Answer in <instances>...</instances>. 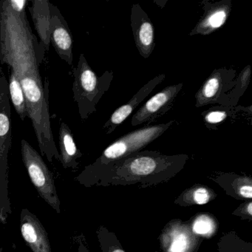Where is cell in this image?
<instances>
[{"label": "cell", "instance_id": "603a6c76", "mask_svg": "<svg viewBox=\"0 0 252 252\" xmlns=\"http://www.w3.org/2000/svg\"><path fill=\"white\" fill-rule=\"evenodd\" d=\"M232 215L238 217L241 220L252 221V200L246 201L240 204L232 212Z\"/></svg>", "mask_w": 252, "mask_h": 252}, {"label": "cell", "instance_id": "9a60e30c", "mask_svg": "<svg viewBox=\"0 0 252 252\" xmlns=\"http://www.w3.org/2000/svg\"><path fill=\"white\" fill-rule=\"evenodd\" d=\"M231 72L225 69L214 70L196 94V107H204L217 102L222 94L224 87L232 79L229 75Z\"/></svg>", "mask_w": 252, "mask_h": 252}, {"label": "cell", "instance_id": "4316f807", "mask_svg": "<svg viewBox=\"0 0 252 252\" xmlns=\"http://www.w3.org/2000/svg\"><path fill=\"white\" fill-rule=\"evenodd\" d=\"M250 123H251V126H252V119H251V122H250Z\"/></svg>", "mask_w": 252, "mask_h": 252}, {"label": "cell", "instance_id": "5bb4252c", "mask_svg": "<svg viewBox=\"0 0 252 252\" xmlns=\"http://www.w3.org/2000/svg\"><path fill=\"white\" fill-rule=\"evenodd\" d=\"M209 178L218 184L230 197L247 201L252 200V177L232 172H218Z\"/></svg>", "mask_w": 252, "mask_h": 252}, {"label": "cell", "instance_id": "44dd1931", "mask_svg": "<svg viewBox=\"0 0 252 252\" xmlns=\"http://www.w3.org/2000/svg\"><path fill=\"white\" fill-rule=\"evenodd\" d=\"M96 236L101 252H126L116 234L104 225L97 228Z\"/></svg>", "mask_w": 252, "mask_h": 252}, {"label": "cell", "instance_id": "7402d4cb", "mask_svg": "<svg viewBox=\"0 0 252 252\" xmlns=\"http://www.w3.org/2000/svg\"><path fill=\"white\" fill-rule=\"evenodd\" d=\"M228 115V107L224 106L212 107L205 112L203 120L207 125H218L225 121Z\"/></svg>", "mask_w": 252, "mask_h": 252}, {"label": "cell", "instance_id": "83f0119b", "mask_svg": "<svg viewBox=\"0 0 252 252\" xmlns=\"http://www.w3.org/2000/svg\"></svg>", "mask_w": 252, "mask_h": 252}, {"label": "cell", "instance_id": "30bf717a", "mask_svg": "<svg viewBox=\"0 0 252 252\" xmlns=\"http://www.w3.org/2000/svg\"><path fill=\"white\" fill-rule=\"evenodd\" d=\"M51 43L57 55L69 66H73V39L67 21L59 8L50 2Z\"/></svg>", "mask_w": 252, "mask_h": 252}, {"label": "cell", "instance_id": "cb8c5ba5", "mask_svg": "<svg viewBox=\"0 0 252 252\" xmlns=\"http://www.w3.org/2000/svg\"><path fill=\"white\" fill-rule=\"evenodd\" d=\"M252 78V67L251 65H247L244 67L238 78L239 90H240V95L243 94L245 91L247 89L248 86L251 82Z\"/></svg>", "mask_w": 252, "mask_h": 252}, {"label": "cell", "instance_id": "ac0fdd59", "mask_svg": "<svg viewBox=\"0 0 252 252\" xmlns=\"http://www.w3.org/2000/svg\"><path fill=\"white\" fill-rule=\"evenodd\" d=\"M218 194L206 186L195 184L183 191L175 200L178 206H189L194 205H205L216 198Z\"/></svg>", "mask_w": 252, "mask_h": 252}, {"label": "cell", "instance_id": "7c38bea8", "mask_svg": "<svg viewBox=\"0 0 252 252\" xmlns=\"http://www.w3.org/2000/svg\"><path fill=\"white\" fill-rule=\"evenodd\" d=\"M165 78H166L165 74L158 75L153 78L144 85L128 102L116 109L110 116V119L103 126V129L106 134L110 135L113 133L116 128L120 126L135 111V109L140 105V104L142 103L144 99L153 92V90L163 82Z\"/></svg>", "mask_w": 252, "mask_h": 252}, {"label": "cell", "instance_id": "d4e9b609", "mask_svg": "<svg viewBox=\"0 0 252 252\" xmlns=\"http://www.w3.org/2000/svg\"><path fill=\"white\" fill-rule=\"evenodd\" d=\"M73 240L75 244L76 245V249H77L78 252H91V250L88 248L85 236L82 233L79 235L74 236Z\"/></svg>", "mask_w": 252, "mask_h": 252}, {"label": "cell", "instance_id": "6da1fadb", "mask_svg": "<svg viewBox=\"0 0 252 252\" xmlns=\"http://www.w3.org/2000/svg\"><path fill=\"white\" fill-rule=\"evenodd\" d=\"M0 60L20 79L26 95L28 117L36 133L42 156L50 163L60 161V153L54 141L49 111V80L42 82L39 72L46 51L37 40L26 16L15 12L8 0L0 2Z\"/></svg>", "mask_w": 252, "mask_h": 252}, {"label": "cell", "instance_id": "7a4b0ae2", "mask_svg": "<svg viewBox=\"0 0 252 252\" xmlns=\"http://www.w3.org/2000/svg\"><path fill=\"white\" fill-rule=\"evenodd\" d=\"M187 154L167 156L158 151L139 152L107 164L85 166L76 181L85 187H156L168 182L184 169Z\"/></svg>", "mask_w": 252, "mask_h": 252}, {"label": "cell", "instance_id": "484cf974", "mask_svg": "<svg viewBox=\"0 0 252 252\" xmlns=\"http://www.w3.org/2000/svg\"><path fill=\"white\" fill-rule=\"evenodd\" d=\"M235 110L237 111L243 112V113H248V114L252 115V105L248 106V107H243V106H238L235 107Z\"/></svg>", "mask_w": 252, "mask_h": 252}, {"label": "cell", "instance_id": "ba28073f", "mask_svg": "<svg viewBox=\"0 0 252 252\" xmlns=\"http://www.w3.org/2000/svg\"><path fill=\"white\" fill-rule=\"evenodd\" d=\"M159 241L163 252H196L201 243L190 224L180 220H172L165 225Z\"/></svg>", "mask_w": 252, "mask_h": 252}, {"label": "cell", "instance_id": "52a82bcc", "mask_svg": "<svg viewBox=\"0 0 252 252\" xmlns=\"http://www.w3.org/2000/svg\"><path fill=\"white\" fill-rule=\"evenodd\" d=\"M182 88L183 83L170 85L153 95L132 116V126H150L167 113L173 106Z\"/></svg>", "mask_w": 252, "mask_h": 252}, {"label": "cell", "instance_id": "5b68a950", "mask_svg": "<svg viewBox=\"0 0 252 252\" xmlns=\"http://www.w3.org/2000/svg\"><path fill=\"white\" fill-rule=\"evenodd\" d=\"M175 123V121L172 120L167 123L144 126L128 132L109 145L92 164L94 166L107 164L129 155L143 151Z\"/></svg>", "mask_w": 252, "mask_h": 252}, {"label": "cell", "instance_id": "277c9868", "mask_svg": "<svg viewBox=\"0 0 252 252\" xmlns=\"http://www.w3.org/2000/svg\"><path fill=\"white\" fill-rule=\"evenodd\" d=\"M9 88L1 70L0 77V221L6 224L12 212L8 197V153L12 145Z\"/></svg>", "mask_w": 252, "mask_h": 252}, {"label": "cell", "instance_id": "3957f363", "mask_svg": "<svg viewBox=\"0 0 252 252\" xmlns=\"http://www.w3.org/2000/svg\"><path fill=\"white\" fill-rule=\"evenodd\" d=\"M72 73L74 77L72 89L73 99L77 104L81 119L85 121L97 111V104L108 91L114 73L112 70H106L101 76H97L84 54L79 56L77 67H73Z\"/></svg>", "mask_w": 252, "mask_h": 252}, {"label": "cell", "instance_id": "ffe728a7", "mask_svg": "<svg viewBox=\"0 0 252 252\" xmlns=\"http://www.w3.org/2000/svg\"><path fill=\"white\" fill-rule=\"evenodd\" d=\"M193 233L198 237L209 238L218 231L217 220L209 214H199L190 223Z\"/></svg>", "mask_w": 252, "mask_h": 252}, {"label": "cell", "instance_id": "8fae6325", "mask_svg": "<svg viewBox=\"0 0 252 252\" xmlns=\"http://www.w3.org/2000/svg\"><path fill=\"white\" fill-rule=\"evenodd\" d=\"M20 231L33 252H52L48 234L39 218L28 209L20 214Z\"/></svg>", "mask_w": 252, "mask_h": 252}, {"label": "cell", "instance_id": "4fadbf2b", "mask_svg": "<svg viewBox=\"0 0 252 252\" xmlns=\"http://www.w3.org/2000/svg\"><path fill=\"white\" fill-rule=\"evenodd\" d=\"M204 9V14L190 32L189 36H208L223 26L231 13V1L222 0L215 3H208Z\"/></svg>", "mask_w": 252, "mask_h": 252}, {"label": "cell", "instance_id": "8992f818", "mask_svg": "<svg viewBox=\"0 0 252 252\" xmlns=\"http://www.w3.org/2000/svg\"><path fill=\"white\" fill-rule=\"evenodd\" d=\"M21 153L23 163L38 194L57 213H61V202L57 194L54 174L42 156L25 139L21 141Z\"/></svg>", "mask_w": 252, "mask_h": 252}, {"label": "cell", "instance_id": "9c48e42d", "mask_svg": "<svg viewBox=\"0 0 252 252\" xmlns=\"http://www.w3.org/2000/svg\"><path fill=\"white\" fill-rule=\"evenodd\" d=\"M130 26L140 55L148 59L156 47L155 29L150 17L139 4H134L131 8Z\"/></svg>", "mask_w": 252, "mask_h": 252}, {"label": "cell", "instance_id": "d6986e66", "mask_svg": "<svg viewBox=\"0 0 252 252\" xmlns=\"http://www.w3.org/2000/svg\"><path fill=\"white\" fill-rule=\"evenodd\" d=\"M9 94L11 101L17 114L23 122L28 117L27 103L26 95L21 82L17 75L14 71L11 72L9 82Z\"/></svg>", "mask_w": 252, "mask_h": 252}, {"label": "cell", "instance_id": "e0dca14e", "mask_svg": "<svg viewBox=\"0 0 252 252\" xmlns=\"http://www.w3.org/2000/svg\"><path fill=\"white\" fill-rule=\"evenodd\" d=\"M59 135L60 162L64 169L76 170L79 164L78 160L83 156V153L78 149L73 132L64 122H61Z\"/></svg>", "mask_w": 252, "mask_h": 252}, {"label": "cell", "instance_id": "2e32d148", "mask_svg": "<svg viewBox=\"0 0 252 252\" xmlns=\"http://www.w3.org/2000/svg\"><path fill=\"white\" fill-rule=\"evenodd\" d=\"M30 2L32 5L29 6V11L36 33L40 38V43L48 51L51 43L50 2L46 0H32Z\"/></svg>", "mask_w": 252, "mask_h": 252}]
</instances>
